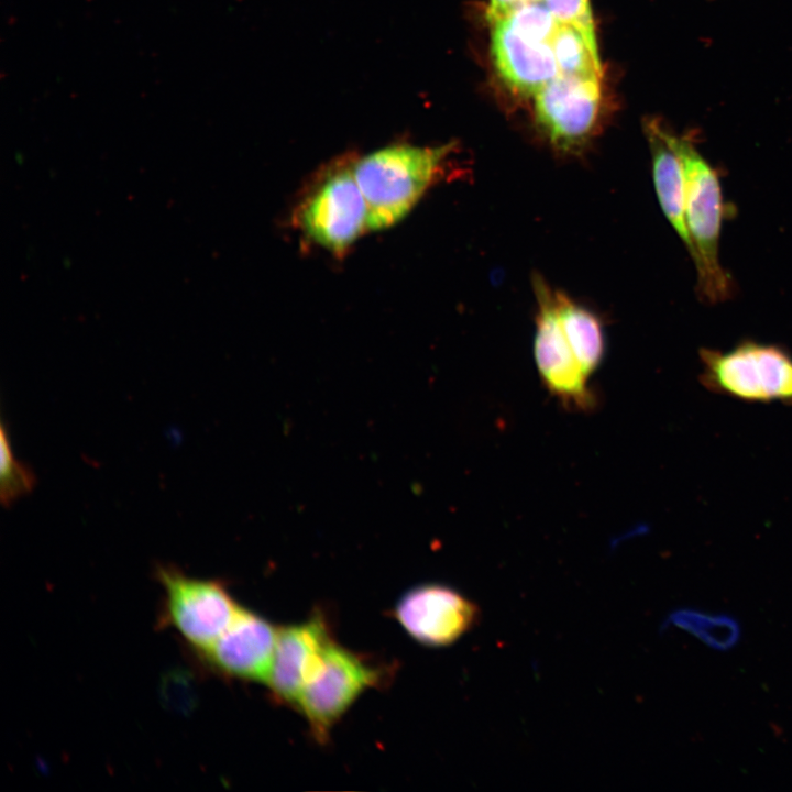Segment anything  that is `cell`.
Masks as SVG:
<instances>
[{
	"instance_id": "1",
	"label": "cell",
	"mask_w": 792,
	"mask_h": 792,
	"mask_svg": "<svg viewBox=\"0 0 792 792\" xmlns=\"http://www.w3.org/2000/svg\"><path fill=\"white\" fill-rule=\"evenodd\" d=\"M680 156L685 183V216L693 244L696 294L705 304L728 300L735 282L719 261V240L725 215L717 169L697 150L694 139L668 131Z\"/></svg>"
},
{
	"instance_id": "2",
	"label": "cell",
	"mask_w": 792,
	"mask_h": 792,
	"mask_svg": "<svg viewBox=\"0 0 792 792\" xmlns=\"http://www.w3.org/2000/svg\"><path fill=\"white\" fill-rule=\"evenodd\" d=\"M452 145L394 144L360 158L352 167L367 208V230L391 228L418 202Z\"/></svg>"
},
{
	"instance_id": "3",
	"label": "cell",
	"mask_w": 792,
	"mask_h": 792,
	"mask_svg": "<svg viewBox=\"0 0 792 792\" xmlns=\"http://www.w3.org/2000/svg\"><path fill=\"white\" fill-rule=\"evenodd\" d=\"M698 381L713 394L745 403L792 405V353L745 339L729 350H698Z\"/></svg>"
},
{
	"instance_id": "4",
	"label": "cell",
	"mask_w": 792,
	"mask_h": 792,
	"mask_svg": "<svg viewBox=\"0 0 792 792\" xmlns=\"http://www.w3.org/2000/svg\"><path fill=\"white\" fill-rule=\"evenodd\" d=\"M155 574L164 593L158 624L176 631L196 656L205 652L241 607L221 581L190 578L172 565H157Z\"/></svg>"
},
{
	"instance_id": "5",
	"label": "cell",
	"mask_w": 792,
	"mask_h": 792,
	"mask_svg": "<svg viewBox=\"0 0 792 792\" xmlns=\"http://www.w3.org/2000/svg\"><path fill=\"white\" fill-rule=\"evenodd\" d=\"M381 679L378 667L331 640L296 705L306 716L315 737L324 741L352 703L366 689L377 685Z\"/></svg>"
},
{
	"instance_id": "6",
	"label": "cell",
	"mask_w": 792,
	"mask_h": 792,
	"mask_svg": "<svg viewBox=\"0 0 792 792\" xmlns=\"http://www.w3.org/2000/svg\"><path fill=\"white\" fill-rule=\"evenodd\" d=\"M537 298L534 354L538 372L549 392L564 405L587 410L594 405L588 376L578 362L562 329L551 288L542 277L532 279Z\"/></svg>"
},
{
	"instance_id": "7",
	"label": "cell",
	"mask_w": 792,
	"mask_h": 792,
	"mask_svg": "<svg viewBox=\"0 0 792 792\" xmlns=\"http://www.w3.org/2000/svg\"><path fill=\"white\" fill-rule=\"evenodd\" d=\"M601 107L600 79L558 74L535 95L536 122L561 152L579 151L593 135Z\"/></svg>"
},
{
	"instance_id": "8",
	"label": "cell",
	"mask_w": 792,
	"mask_h": 792,
	"mask_svg": "<svg viewBox=\"0 0 792 792\" xmlns=\"http://www.w3.org/2000/svg\"><path fill=\"white\" fill-rule=\"evenodd\" d=\"M366 222V204L352 168L329 175L300 211V224L308 237L337 254L367 229Z\"/></svg>"
},
{
	"instance_id": "9",
	"label": "cell",
	"mask_w": 792,
	"mask_h": 792,
	"mask_svg": "<svg viewBox=\"0 0 792 792\" xmlns=\"http://www.w3.org/2000/svg\"><path fill=\"white\" fill-rule=\"evenodd\" d=\"M395 616L418 642L444 647L470 631L477 623L480 612L459 591L428 583L406 592L396 605Z\"/></svg>"
},
{
	"instance_id": "10",
	"label": "cell",
	"mask_w": 792,
	"mask_h": 792,
	"mask_svg": "<svg viewBox=\"0 0 792 792\" xmlns=\"http://www.w3.org/2000/svg\"><path fill=\"white\" fill-rule=\"evenodd\" d=\"M277 634L265 618L241 607L226 631L197 658L222 676L266 683Z\"/></svg>"
},
{
	"instance_id": "11",
	"label": "cell",
	"mask_w": 792,
	"mask_h": 792,
	"mask_svg": "<svg viewBox=\"0 0 792 792\" xmlns=\"http://www.w3.org/2000/svg\"><path fill=\"white\" fill-rule=\"evenodd\" d=\"M331 640L327 624L320 615L279 628L266 681L273 694L283 702L297 704Z\"/></svg>"
},
{
	"instance_id": "12",
	"label": "cell",
	"mask_w": 792,
	"mask_h": 792,
	"mask_svg": "<svg viewBox=\"0 0 792 792\" xmlns=\"http://www.w3.org/2000/svg\"><path fill=\"white\" fill-rule=\"evenodd\" d=\"M492 26L494 65L512 89L525 96H535L559 74L549 43L529 41L505 21H497Z\"/></svg>"
},
{
	"instance_id": "13",
	"label": "cell",
	"mask_w": 792,
	"mask_h": 792,
	"mask_svg": "<svg viewBox=\"0 0 792 792\" xmlns=\"http://www.w3.org/2000/svg\"><path fill=\"white\" fill-rule=\"evenodd\" d=\"M668 131L658 121H650L646 127L653 184L662 212L692 257L693 244L685 216L684 173L680 156L669 140Z\"/></svg>"
},
{
	"instance_id": "14",
	"label": "cell",
	"mask_w": 792,
	"mask_h": 792,
	"mask_svg": "<svg viewBox=\"0 0 792 792\" xmlns=\"http://www.w3.org/2000/svg\"><path fill=\"white\" fill-rule=\"evenodd\" d=\"M553 296L562 329L578 362L590 377L600 366L605 353L602 323L595 314L564 293L554 289Z\"/></svg>"
},
{
	"instance_id": "15",
	"label": "cell",
	"mask_w": 792,
	"mask_h": 792,
	"mask_svg": "<svg viewBox=\"0 0 792 792\" xmlns=\"http://www.w3.org/2000/svg\"><path fill=\"white\" fill-rule=\"evenodd\" d=\"M559 74L601 79L596 41L579 29L560 24L550 42Z\"/></svg>"
},
{
	"instance_id": "16",
	"label": "cell",
	"mask_w": 792,
	"mask_h": 792,
	"mask_svg": "<svg viewBox=\"0 0 792 792\" xmlns=\"http://www.w3.org/2000/svg\"><path fill=\"white\" fill-rule=\"evenodd\" d=\"M503 21L522 37L549 44L560 25L544 1H522Z\"/></svg>"
},
{
	"instance_id": "17",
	"label": "cell",
	"mask_w": 792,
	"mask_h": 792,
	"mask_svg": "<svg viewBox=\"0 0 792 792\" xmlns=\"http://www.w3.org/2000/svg\"><path fill=\"white\" fill-rule=\"evenodd\" d=\"M35 483L32 471L14 459L4 427H1L0 501L9 506L29 493Z\"/></svg>"
},
{
	"instance_id": "18",
	"label": "cell",
	"mask_w": 792,
	"mask_h": 792,
	"mask_svg": "<svg viewBox=\"0 0 792 792\" xmlns=\"http://www.w3.org/2000/svg\"><path fill=\"white\" fill-rule=\"evenodd\" d=\"M161 697L167 708L182 714L190 713L197 698L194 678L184 670L167 672L161 683Z\"/></svg>"
},
{
	"instance_id": "19",
	"label": "cell",
	"mask_w": 792,
	"mask_h": 792,
	"mask_svg": "<svg viewBox=\"0 0 792 792\" xmlns=\"http://www.w3.org/2000/svg\"><path fill=\"white\" fill-rule=\"evenodd\" d=\"M674 620L680 626L700 635L705 641H710L712 645L719 647L730 645L737 634L735 625L725 618H710L707 616L684 612L674 616Z\"/></svg>"
},
{
	"instance_id": "20",
	"label": "cell",
	"mask_w": 792,
	"mask_h": 792,
	"mask_svg": "<svg viewBox=\"0 0 792 792\" xmlns=\"http://www.w3.org/2000/svg\"><path fill=\"white\" fill-rule=\"evenodd\" d=\"M559 24L572 25L596 41L588 0H544Z\"/></svg>"
},
{
	"instance_id": "21",
	"label": "cell",
	"mask_w": 792,
	"mask_h": 792,
	"mask_svg": "<svg viewBox=\"0 0 792 792\" xmlns=\"http://www.w3.org/2000/svg\"><path fill=\"white\" fill-rule=\"evenodd\" d=\"M525 0H490L486 16L491 24L503 21L510 11Z\"/></svg>"
},
{
	"instance_id": "22",
	"label": "cell",
	"mask_w": 792,
	"mask_h": 792,
	"mask_svg": "<svg viewBox=\"0 0 792 792\" xmlns=\"http://www.w3.org/2000/svg\"><path fill=\"white\" fill-rule=\"evenodd\" d=\"M526 1V0H525ZM528 1H544V0H528Z\"/></svg>"
}]
</instances>
